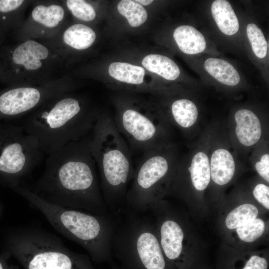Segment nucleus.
I'll list each match as a JSON object with an SVG mask.
<instances>
[{"label": "nucleus", "mask_w": 269, "mask_h": 269, "mask_svg": "<svg viewBox=\"0 0 269 269\" xmlns=\"http://www.w3.org/2000/svg\"><path fill=\"white\" fill-rule=\"evenodd\" d=\"M212 16L220 31L227 35L235 34L239 30L238 17L230 2L216 0L211 5Z\"/></svg>", "instance_id": "19"}, {"label": "nucleus", "mask_w": 269, "mask_h": 269, "mask_svg": "<svg viewBox=\"0 0 269 269\" xmlns=\"http://www.w3.org/2000/svg\"><path fill=\"white\" fill-rule=\"evenodd\" d=\"M37 140L22 126L0 122V185L10 189L23 186L43 156Z\"/></svg>", "instance_id": "9"}, {"label": "nucleus", "mask_w": 269, "mask_h": 269, "mask_svg": "<svg viewBox=\"0 0 269 269\" xmlns=\"http://www.w3.org/2000/svg\"><path fill=\"white\" fill-rule=\"evenodd\" d=\"M96 38L89 26L77 23L67 24L54 36L39 40L50 48L65 62L72 51H83L91 47Z\"/></svg>", "instance_id": "13"}, {"label": "nucleus", "mask_w": 269, "mask_h": 269, "mask_svg": "<svg viewBox=\"0 0 269 269\" xmlns=\"http://www.w3.org/2000/svg\"><path fill=\"white\" fill-rule=\"evenodd\" d=\"M258 213L255 206L251 204H243L230 212L226 219V225L230 229L237 228L256 219Z\"/></svg>", "instance_id": "26"}, {"label": "nucleus", "mask_w": 269, "mask_h": 269, "mask_svg": "<svg viewBox=\"0 0 269 269\" xmlns=\"http://www.w3.org/2000/svg\"><path fill=\"white\" fill-rule=\"evenodd\" d=\"M268 263L266 258L253 255L240 269H268Z\"/></svg>", "instance_id": "31"}, {"label": "nucleus", "mask_w": 269, "mask_h": 269, "mask_svg": "<svg viewBox=\"0 0 269 269\" xmlns=\"http://www.w3.org/2000/svg\"><path fill=\"white\" fill-rule=\"evenodd\" d=\"M73 16L84 22H90L96 17V12L94 6L86 0H61Z\"/></svg>", "instance_id": "27"}, {"label": "nucleus", "mask_w": 269, "mask_h": 269, "mask_svg": "<svg viewBox=\"0 0 269 269\" xmlns=\"http://www.w3.org/2000/svg\"></svg>", "instance_id": "37"}, {"label": "nucleus", "mask_w": 269, "mask_h": 269, "mask_svg": "<svg viewBox=\"0 0 269 269\" xmlns=\"http://www.w3.org/2000/svg\"><path fill=\"white\" fill-rule=\"evenodd\" d=\"M117 8L120 13L127 19L129 24L132 27L141 25L147 17L145 9L135 0H121L118 4Z\"/></svg>", "instance_id": "25"}, {"label": "nucleus", "mask_w": 269, "mask_h": 269, "mask_svg": "<svg viewBox=\"0 0 269 269\" xmlns=\"http://www.w3.org/2000/svg\"><path fill=\"white\" fill-rule=\"evenodd\" d=\"M99 115L83 99L68 92L29 114L21 126L37 140L43 154L49 156L67 143L87 136Z\"/></svg>", "instance_id": "3"}, {"label": "nucleus", "mask_w": 269, "mask_h": 269, "mask_svg": "<svg viewBox=\"0 0 269 269\" xmlns=\"http://www.w3.org/2000/svg\"><path fill=\"white\" fill-rule=\"evenodd\" d=\"M6 36L0 30V46L2 45L6 39Z\"/></svg>", "instance_id": "35"}, {"label": "nucleus", "mask_w": 269, "mask_h": 269, "mask_svg": "<svg viewBox=\"0 0 269 269\" xmlns=\"http://www.w3.org/2000/svg\"><path fill=\"white\" fill-rule=\"evenodd\" d=\"M4 247L24 269H96L88 256L70 250L57 236L36 228L11 231Z\"/></svg>", "instance_id": "6"}, {"label": "nucleus", "mask_w": 269, "mask_h": 269, "mask_svg": "<svg viewBox=\"0 0 269 269\" xmlns=\"http://www.w3.org/2000/svg\"><path fill=\"white\" fill-rule=\"evenodd\" d=\"M119 110L113 120L132 152L143 153L164 146L166 128L159 117L147 108L126 107Z\"/></svg>", "instance_id": "10"}, {"label": "nucleus", "mask_w": 269, "mask_h": 269, "mask_svg": "<svg viewBox=\"0 0 269 269\" xmlns=\"http://www.w3.org/2000/svg\"><path fill=\"white\" fill-rule=\"evenodd\" d=\"M211 176L218 185H223L232 179L235 171V163L231 153L220 148L215 150L210 162Z\"/></svg>", "instance_id": "17"}, {"label": "nucleus", "mask_w": 269, "mask_h": 269, "mask_svg": "<svg viewBox=\"0 0 269 269\" xmlns=\"http://www.w3.org/2000/svg\"><path fill=\"white\" fill-rule=\"evenodd\" d=\"M255 198L266 208L269 209V187L260 183L257 185L253 190Z\"/></svg>", "instance_id": "30"}, {"label": "nucleus", "mask_w": 269, "mask_h": 269, "mask_svg": "<svg viewBox=\"0 0 269 269\" xmlns=\"http://www.w3.org/2000/svg\"><path fill=\"white\" fill-rule=\"evenodd\" d=\"M206 71L223 84L236 86L240 81L239 73L228 61L217 58L207 59L204 64Z\"/></svg>", "instance_id": "20"}, {"label": "nucleus", "mask_w": 269, "mask_h": 269, "mask_svg": "<svg viewBox=\"0 0 269 269\" xmlns=\"http://www.w3.org/2000/svg\"><path fill=\"white\" fill-rule=\"evenodd\" d=\"M142 65L149 71L168 80H176L180 73L178 66L172 59L160 54L147 55L142 59Z\"/></svg>", "instance_id": "21"}, {"label": "nucleus", "mask_w": 269, "mask_h": 269, "mask_svg": "<svg viewBox=\"0 0 269 269\" xmlns=\"http://www.w3.org/2000/svg\"><path fill=\"white\" fill-rule=\"evenodd\" d=\"M28 189L56 205L111 214L103 199L88 136L48 156L44 172Z\"/></svg>", "instance_id": "1"}, {"label": "nucleus", "mask_w": 269, "mask_h": 269, "mask_svg": "<svg viewBox=\"0 0 269 269\" xmlns=\"http://www.w3.org/2000/svg\"><path fill=\"white\" fill-rule=\"evenodd\" d=\"M10 256V253L6 250L0 255V269H18L17 267L8 265L7 261Z\"/></svg>", "instance_id": "33"}, {"label": "nucleus", "mask_w": 269, "mask_h": 269, "mask_svg": "<svg viewBox=\"0 0 269 269\" xmlns=\"http://www.w3.org/2000/svg\"><path fill=\"white\" fill-rule=\"evenodd\" d=\"M239 238L246 242H253L260 237L265 229V223L261 219H255L238 227Z\"/></svg>", "instance_id": "29"}, {"label": "nucleus", "mask_w": 269, "mask_h": 269, "mask_svg": "<svg viewBox=\"0 0 269 269\" xmlns=\"http://www.w3.org/2000/svg\"><path fill=\"white\" fill-rule=\"evenodd\" d=\"M247 36L256 56L259 58L266 57L268 43L262 30L255 23H249L246 28Z\"/></svg>", "instance_id": "28"}, {"label": "nucleus", "mask_w": 269, "mask_h": 269, "mask_svg": "<svg viewBox=\"0 0 269 269\" xmlns=\"http://www.w3.org/2000/svg\"><path fill=\"white\" fill-rule=\"evenodd\" d=\"M64 61L41 41L26 39L0 47V82L11 85H35L62 76Z\"/></svg>", "instance_id": "7"}, {"label": "nucleus", "mask_w": 269, "mask_h": 269, "mask_svg": "<svg viewBox=\"0 0 269 269\" xmlns=\"http://www.w3.org/2000/svg\"><path fill=\"white\" fill-rule=\"evenodd\" d=\"M70 90V81L63 76L40 85L7 86L0 90V122L30 114L50 100Z\"/></svg>", "instance_id": "11"}, {"label": "nucleus", "mask_w": 269, "mask_h": 269, "mask_svg": "<svg viewBox=\"0 0 269 269\" xmlns=\"http://www.w3.org/2000/svg\"><path fill=\"white\" fill-rule=\"evenodd\" d=\"M235 132L239 142L246 146L255 144L262 135V126L257 116L252 111L241 109L235 114Z\"/></svg>", "instance_id": "16"}, {"label": "nucleus", "mask_w": 269, "mask_h": 269, "mask_svg": "<svg viewBox=\"0 0 269 269\" xmlns=\"http://www.w3.org/2000/svg\"><path fill=\"white\" fill-rule=\"evenodd\" d=\"M88 136L89 146L98 168L104 200L110 213L120 216L126 210L128 185L134 173L132 152L113 119L99 114Z\"/></svg>", "instance_id": "4"}, {"label": "nucleus", "mask_w": 269, "mask_h": 269, "mask_svg": "<svg viewBox=\"0 0 269 269\" xmlns=\"http://www.w3.org/2000/svg\"><path fill=\"white\" fill-rule=\"evenodd\" d=\"M135 2H137L141 5H148L152 3L153 0H135Z\"/></svg>", "instance_id": "34"}, {"label": "nucleus", "mask_w": 269, "mask_h": 269, "mask_svg": "<svg viewBox=\"0 0 269 269\" xmlns=\"http://www.w3.org/2000/svg\"><path fill=\"white\" fill-rule=\"evenodd\" d=\"M145 213L125 210L113 236L111 269H172Z\"/></svg>", "instance_id": "5"}, {"label": "nucleus", "mask_w": 269, "mask_h": 269, "mask_svg": "<svg viewBox=\"0 0 269 269\" xmlns=\"http://www.w3.org/2000/svg\"><path fill=\"white\" fill-rule=\"evenodd\" d=\"M173 35L179 48L185 54H197L206 49V41L204 36L192 26L180 25L174 30Z\"/></svg>", "instance_id": "18"}, {"label": "nucleus", "mask_w": 269, "mask_h": 269, "mask_svg": "<svg viewBox=\"0 0 269 269\" xmlns=\"http://www.w3.org/2000/svg\"><path fill=\"white\" fill-rule=\"evenodd\" d=\"M188 170L195 188L198 191L205 189L211 178L210 161L207 155L201 151L196 153Z\"/></svg>", "instance_id": "22"}, {"label": "nucleus", "mask_w": 269, "mask_h": 269, "mask_svg": "<svg viewBox=\"0 0 269 269\" xmlns=\"http://www.w3.org/2000/svg\"><path fill=\"white\" fill-rule=\"evenodd\" d=\"M255 168L258 173L267 182H269V154L263 155L260 160L257 162Z\"/></svg>", "instance_id": "32"}, {"label": "nucleus", "mask_w": 269, "mask_h": 269, "mask_svg": "<svg viewBox=\"0 0 269 269\" xmlns=\"http://www.w3.org/2000/svg\"><path fill=\"white\" fill-rule=\"evenodd\" d=\"M108 71L110 75L115 79L133 85L142 84L145 74L144 69L140 66L120 62L112 63Z\"/></svg>", "instance_id": "24"}, {"label": "nucleus", "mask_w": 269, "mask_h": 269, "mask_svg": "<svg viewBox=\"0 0 269 269\" xmlns=\"http://www.w3.org/2000/svg\"><path fill=\"white\" fill-rule=\"evenodd\" d=\"M142 154L134 168L125 199V210L136 213H145L157 203L176 163L174 151L170 147L150 149Z\"/></svg>", "instance_id": "8"}, {"label": "nucleus", "mask_w": 269, "mask_h": 269, "mask_svg": "<svg viewBox=\"0 0 269 269\" xmlns=\"http://www.w3.org/2000/svg\"><path fill=\"white\" fill-rule=\"evenodd\" d=\"M159 222V242L166 259L181 268L184 233L180 225L172 218Z\"/></svg>", "instance_id": "14"}, {"label": "nucleus", "mask_w": 269, "mask_h": 269, "mask_svg": "<svg viewBox=\"0 0 269 269\" xmlns=\"http://www.w3.org/2000/svg\"><path fill=\"white\" fill-rule=\"evenodd\" d=\"M32 4L28 16L14 33L17 41L50 38L67 24L68 10L61 0H34Z\"/></svg>", "instance_id": "12"}, {"label": "nucleus", "mask_w": 269, "mask_h": 269, "mask_svg": "<svg viewBox=\"0 0 269 269\" xmlns=\"http://www.w3.org/2000/svg\"><path fill=\"white\" fill-rule=\"evenodd\" d=\"M12 190L40 211L57 231L84 248L92 261L107 263L112 268V245L118 217L49 203L26 186Z\"/></svg>", "instance_id": "2"}, {"label": "nucleus", "mask_w": 269, "mask_h": 269, "mask_svg": "<svg viewBox=\"0 0 269 269\" xmlns=\"http://www.w3.org/2000/svg\"><path fill=\"white\" fill-rule=\"evenodd\" d=\"M3 212V206L1 201H0V219L2 216Z\"/></svg>", "instance_id": "36"}, {"label": "nucleus", "mask_w": 269, "mask_h": 269, "mask_svg": "<svg viewBox=\"0 0 269 269\" xmlns=\"http://www.w3.org/2000/svg\"><path fill=\"white\" fill-rule=\"evenodd\" d=\"M170 110L173 123L184 129L193 126L198 116V111L195 104L186 99L174 101L171 104Z\"/></svg>", "instance_id": "23"}, {"label": "nucleus", "mask_w": 269, "mask_h": 269, "mask_svg": "<svg viewBox=\"0 0 269 269\" xmlns=\"http://www.w3.org/2000/svg\"><path fill=\"white\" fill-rule=\"evenodd\" d=\"M34 0H0V30L6 36L21 27L27 8Z\"/></svg>", "instance_id": "15"}]
</instances>
